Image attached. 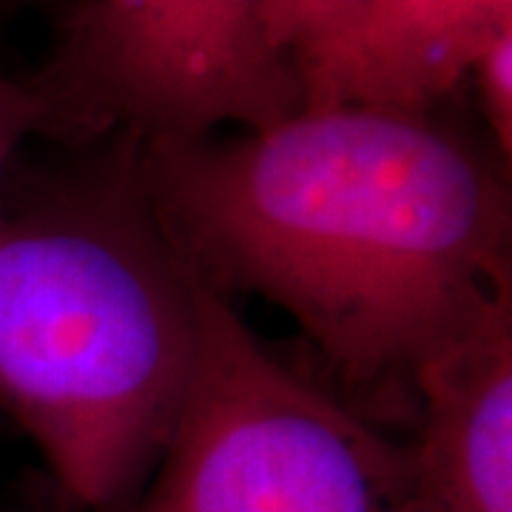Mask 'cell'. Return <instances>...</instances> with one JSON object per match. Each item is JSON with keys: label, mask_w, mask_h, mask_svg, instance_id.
I'll return each mask as SVG.
<instances>
[{"label": "cell", "mask_w": 512, "mask_h": 512, "mask_svg": "<svg viewBox=\"0 0 512 512\" xmlns=\"http://www.w3.org/2000/svg\"><path fill=\"white\" fill-rule=\"evenodd\" d=\"M359 3L362 0H262V32L274 52L296 69L302 57L328 43L353 18Z\"/></svg>", "instance_id": "52a82bcc"}, {"label": "cell", "mask_w": 512, "mask_h": 512, "mask_svg": "<svg viewBox=\"0 0 512 512\" xmlns=\"http://www.w3.org/2000/svg\"><path fill=\"white\" fill-rule=\"evenodd\" d=\"M512 26V0H362L296 63L299 109L439 111L481 49Z\"/></svg>", "instance_id": "8992f818"}, {"label": "cell", "mask_w": 512, "mask_h": 512, "mask_svg": "<svg viewBox=\"0 0 512 512\" xmlns=\"http://www.w3.org/2000/svg\"><path fill=\"white\" fill-rule=\"evenodd\" d=\"M103 140L0 205V407L89 512L154 473L200 353V276L148 200L140 140Z\"/></svg>", "instance_id": "7a4b0ae2"}, {"label": "cell", "mask_w": 512, "mask_h": 512, "mask_svg": "<svg viewBox=\"0 0 512 512\" xmlns=\"http://www.w3.org/2000/svg\"><path fill=\"white\" fill-rule=\"evenodd\" d=\"M140 171L191 271L282 308L353 387L410 384L512 296L510 168L436 111L140 140Z\"/></svg>", "instance_id": "6da1fadb"}, {"label": "cell", "mask_w": 512, "mask_h": 512, "mask_svg": "<svg viewBox=\"0 0 512 512\" xmlns=\"http://www.w3.org/2000/svg\"><path fill=\"white\" fill-rule=\"evenodd\" d=\"M478 92V106L490 134V148L510 168L512 160V26L481 49L467 74Z\"/></svg>", "instance_id": "ba28073f"}, {"label": "cell", "mask_w": 512, "mask_h": 512, "mask_svg": "<svg viewBox=\"0 0 512 512\" xmlns=\"http://www.w3.org/2000/svg\"><path fill=\"white\" fill-rule=\"evenodd\" d=\"M421 512H512V296L416 370Z\"/></svg>", "instance_id": "5b68a950"}, {"label": "cell", "mask_w": 512, "mask_h": 512, "mask_svg": "<svg viewBox=\"0 0 512 512\" xmlns=\"http://www.w3.org/2000/svg\"><path fill=\"white\" fill-rule=\"evenodd\" d=\"M55 131V111L32 80H18L0 72V205L6 177L20 146L35 134Z\"/></svg>", "instance_id": "9c48e42d"}, {"label": "cell", "mask_w": 512, "mask_h": 512, "mask_svg": "<svg viewBox=\"0 0 512 512\" xmlns=\"http://www.w3.org/2000/svg\"><path fill=\"white\" fill-rule=\"evenodd\" d=\"M69 512H77V510H74V507H69Z\"/></svg>", "instance_id": "8fae6325"}, {"label": "cell", "mask_w": 512, "mask_h": 512, "mask_svg": "<svg viewBox=\"0 0 512 512\" xmlns=\"http://www.w3.org/2000/svg\"><path fill=\"white\" fill-rule=\"evenodd\" d=\"M37 89L55 137L191 140L274 126L299 77L262 32V0H72Z\"/></svg>", "instance_id": "277c9868"}, {"label": "cell", "mask_w": 512, "mask_h": 512, "mask_svg": "<svg viewBox=\"0 0 512 512\" xmlns=\"http://www.w3.org/2000/svg\"><path fill=\"white\" fill-rule=\"evenodd\" d=\"M20 3H26V0H0V9H6V6H20Z\"/></svg>", "instance_id": "30bf717a"}, {"label": "cell", "mask_w": 512, "mask_h": 512, "mask_svg": "<svg viewBox=\"0 0 512 512\" xmlns=\"http://www.w3.org/2000/svg\"><path fill=\"white\" fill-rule=\"evenodd\" d=\"M111 512H421L410 444L282 365L200 279V353L148 481Z\"/></svg>", "instance_id": "3957f363"}]
</instances>
